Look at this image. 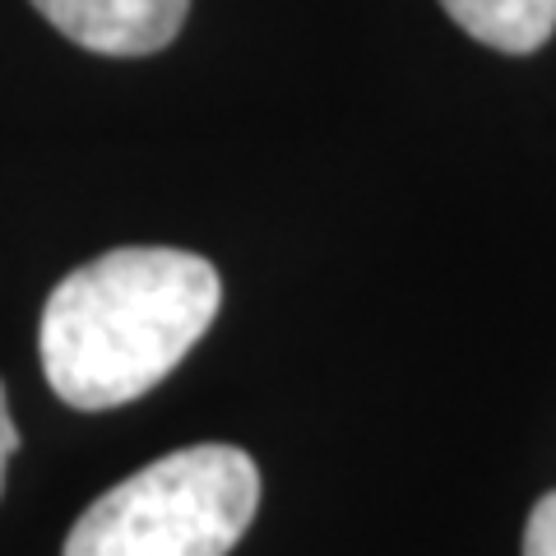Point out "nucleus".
Segmentation results:
<instances>
[{"instance_id":"1","label":"nucleus","mask_w":556,"mask_h":556,"mask_svg":"<svg viewBox=\"0 0 556 556\" xmlns=\"http://www.w3.org/2000/svg\"><path fill=\"white\" fill-rule=\"evenodd\" d=\"M223 302L218 269L172 247H121L70 269L42 306L47 386L79 413L149 394L204 339Z\"/></svg>"},{"instance_id":"2","label":"nucleus","mask_w":556,"mask_h":556,"mask_svg":"<svg viewBox=\"0 0 556 556\" xmlns=\"http://www.w3.org/2000/svg\"><path fill=\"white\" fill-rule=\"evenodd\" d=\"M260 510V468L237 445L153 459L75 519L61 556H228Z\"/></svg>"},{"instance_id":"3","label":"nucleus","mask_w":556,"mask_h":556,"mask_svg":"<svg viewBox=\"0 0 556 556\" xmlns=\"http://www.w3.org/2000/svg\"><path fill=\"white\" fill-rule=\"evenodd\" d=\"M42 20L98 56H153L186 24L190 0H33Z\"/></svg>"},{"instance_id":"4","label":"nucleus","mask_w":556,"mask_h":556,"mask_svg":"<svg viewBox=\"0 0 556 556\" xmlns=\"http://www.w3.org/2000/svg\"><path fill=\"white\" fill-rule=\"evenodd\" d=\"M441 10L482 47L529 56L556 33V0H441Z\"/></svg>"},{"instance_id":"5","label":"nucleus","mask_w":556,"mask_h":556,"mask_svg":"<svg viewBox=\"0 0 556 556\" xmlns=\"http://www.w3.org/2000/svg\"><path fill=\"white\" fill-rule=\"evenodd\" d=\"M525 556H556V492L533 506L525 525Z\"/></svg>"},{"instance_id":"6","label":"nucleus","mask_w":556,"mask_h":556,"mask_svg":"<svg viewBox=\"0 0 556 556\" xmlns=\"http://www.w3.org/2000/svg\"><path fill=\"white\" fill-rule=\"evenodd\" d=\"M14 450H20V431H14V417H10V404H5V386H0V496H5V468H10Z\"/></svg>"}]
</instances>
